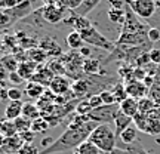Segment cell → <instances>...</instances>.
Returning <instances> with one entry per match:
<instances>
[{
	"instance_id": "d4e9b609",
	"label": "cell",
	"mask_w": 160,
	"mask_h": 154,
	"mask_svg": "<svg viewBox=\"0 0 160 154\" xmlns=\"http://www.w3.org/2000/svg\"><path fill=\"white\" fill-rule=\"evenodd\" d=\"M0 65H2L6 71L13 73V71H17L18 70L19 62H18V59L13 57V55H6V57H3L2 59H0Z\"/></svg>"
},
{
	"instance_id": "cb8c5ba5",
	"label": "cell",
	"mask_w": 160,
	"mask_h": 154,
	"mask_svg": "<svg viewBox=\"0 0 160 154\" xmlns=\"http://www.w3.org/2000/svg\"><path fill=\"white\" fill-rule=\"evenodd\" d=\"M0 133H2V135H5L6 138L18 135L17 127H15V123L11 122V120H6V119L0 120Z\"/></svg>"
},
{
	"instance_id": "52a82bcc",
	"label": "cell",
	"mask_w": 160,
	"mask_h": 154,
	"mask_svg": "<svg viewBox=\"0 0 160 154\" xmlns=\"http://www.w3.org/2000/svg\"><path fill=\"white\" fill-rule=\"evenodd\" d=\"M42 18H43V21L46 24H58L61 22L65 17V12H70L67 9H62V7H59L57 6L55 3H48V5H43L42 7Z\"/></svg>"
},
{
	"instance_id": "8992f818",
	"label": "cell",
	"mask_w": 160,
	"mask_h": 154,
	"mask_svg": "<svg viewBox=\"0 0 160 154\" xmlns=\"http://www.w3.org/2000/svg\"><path fill=\"white\" fill-rule=\"evenodd\" d=\"M126 5L142 19H151L157 11V0H126Z\"/></svg>"
},
{
	"instance_id": "681fc988",
	"label": "cell",
	"mask_w": 160,
	"mask_h": 154,
	"mask_svg": "<svg viewBox=\"0 0 160 154\" xmlns=\"http://www.w3.org/2000/svg\"><path fill=\"white\" fill-rule=\"evenodd\" d=\"M30 3H31V5H33V3H36V2H39V0H28Z\"/></svg>"
},
{
	"instance_id": "ab89813d",
	"label": "cell",
	"mask_w": 160,
	"mask_h": 154,
	"mask_svg": "<svg viewBox=\"0 0 160 154\" xmlns=\"http://www.w3.org/2000/svg\"><path fill=\"white\" fill-rule=\"evenodd\" d=\"M88 101H89V104H91V107L93 110L99 108V107H102L104 105L102 99H101V95H92V97L88 98Z\"/></svg>"
},
{
	"instance_id": "8d00e7d4",
	"label": "cell",
	"mask_w": 160,
	"mask_h": 154,
	"mask_svg": "<svg viewBox=\"0 0 160 154\" xmlns=\"http://www.w3.org/2000/svg\"><path fill=\"white\" fill-rule=\"evenodd\" d=\"M8 98H9V101H21L22 92L19 91L18 87H9L8 89Z\"/></svg>"
},
{
	"instance_id": "8fae6325",
	"label": "cell",
	"mask_w": 160,
	"mask_h": 154,
	"mask_svg": "<svg viewBox=\"0 0 160 154\" xmlns=\"http://www.w3.org/2000/svg\"><path fill=\"white\" fill-rule=\"evenodd\" d=\"M24 141L21 139L19 135H15V137H9L6 138L5 145L0 148V151L5 154H18V151L22 148Z\"/></svg>"
},
{
	"instance_id": "d590c367",
	"label": "cell",
	"mask_w": 160,
	"mask_h": 154,
	"mask_svg": "<svg viewBox=\"0 0 160 154\" xmlns=\"http://www.w3.org/2000/svg\"><path fill=\"white\" fill-rule=\"evenodd\" d=\"M40 151L37 147H36L34 144H24L22 148L18 151V154H40Z\"/></svg>"
},
{
	"instance_id": "7bdbcfd3",
	"label": "cell",
	"mask_w": 160,
	"mask_h": 154,
	"mask_svg": "<svg viewBox=\"0 0 160 154\" xmlns=\"http://www.w3.org/2000/svg\"><path fill=\"white\" fill-rule=\"evenodd\" d=\"M110 9H125L126 0H108Z\"/></svg>"
},
{
	"instance_id": "bcb514c9",
	"label": "cell",
	"mask_w": 160,
	"mask_h": 154,
	"mask_svg": "<svg viewBox=\"0 0 160 154\" xmlns=\"http://www.w3.org/2000/svg\"><path fill=\"white\" fill-rule=\"evenodd\" d=\"M79 53L80 55H82V57H88V55H89V53H91V49H89V47H82V49H80L79 51Z\"/></svg>"
},
{
	"instance_id": "f5cc1de1",
	"label": "cell",
	"mask_w": 160,
	"mask_h": 154,
	"mask_svg": "<svg viewBox=\"0 0 160 154\" xmlns=\"http://www.w3.org/2000/svg\"><path fill=\"white\" fill-rule=\"evenodd\" d=\"M21 2H22V0H21Z\"/></svg>"
},
{
	"instance_id": "ee69618b",
	"label": "cell",
	"mask_w": 160,
	"mask_h": 154,
	"mask_svg": "<svg viewBox=\"0 0 160 154\" xmlns=\"http://www.w3.org/2000/svg\"><path fill=\"white\" fill-rule=\"evenodd\" d=\"M9 79L15 83V85H21L24 82V79L21 77V76L18 74V71H13V73H9Z\"/></svg>"
},
{
	"instance_id": "6da1fadb",
	"label": "cell",
	"mask_w": 160,
	"mask_h": 154,
	"mask_svg": "<svg viewBox=\"0 0 160 154\" xmlns=\"http://www.w3.org/2000/svg\"><path fill=\"white\" fill-rule=\"evenodd\" d=\"M97 126L98 125L93 122H86V123L79 126H68L59 135L58 139H55L40 154H61L64 151H68V150H76L80 144H83L85 141L89 139L91 133L95 131Z\"/></svg>"
},
{
	"instance_id": "f1b7e54d",
	"label": "cell",
	"mask_w": 160,
	"mask_h": 154,
	"mask_svg": "<svg viewBox=\"0 0 160 154\" xmlns=\"http://www.w3.org/2000/svg\"><path fill=\"white\" fill-rule=\"evenodd\" d=\"M83 0H52V3H55L57 6L67 9V11H76Z\"/></svg>"
},
{
	"instance_id": "9a60e30c",
	"label": "cell",
	"mask_w": 160,
	"mask_h": 154,
	"mask_svg": "<svg viewBox=\"0 0 160 154\" xmlns=\"http://www.w3.org/2000/svg\"><path fill=\"white\" fill-rule=\"evenodd\" d=\"M120 111L126 114L128 117L133 119L135 116L139 113V105H138V99H133V98H128L123 102L120 104Z\"/></svg>"
},
{
	"instance_id": "7c38bea8",
	"label": "cell",
	"mask_w": 160,
	"mask_h": 154,
	"mask_svg": "<svg viewBox=\"0 0 160 154\" xmlns=\"http://www.w3.org/2000/svg\"><path fill=\"white\" fill-rule=\"evenodd\" d=\"M22 107H24L22 101H11L5 108V119L15 122L18 117L22 116Z\"/></svg>"
},
{
	"instance_id": "e575fe53",
	"label": "cell",
	"mask_w": 160,
	"mask_h": 154,
	"mask_svg": "<svg viewBox=\"0 0 160 154\" xmlns=\"http://www.w3.org/2000/svg\"><path fill=\"white\" fill-rule=\"evenodd\" d=\"M99 95H101V99H102L104 105H113V104H117L116 102L114 95H113V92L111 91H102Z\"/></svg>"
},
{
	"instance_id": "4fadbf2b",
	"label": "cell",
	"mask_w": 160,
	"mask_h": 154,
	"mask_svg": "<svg viewBox=\"0 0 160 154\" xmlns=\"http://www.w3.org/2000/svg\"><path fill=\"white\" fill-rule=\"evenodd\" d=\"M132 122H133V119H131V117H128L126 114H123L122 111H119L117 113V116H116L114 119V132H116V137H117V139L120 138V135H122V132H125L129 126L132 125Z\"/></svg>"
},
{
	"instance_id": "f6af8a7d",
	"label": "cell",
	"mask_w": 160,
	"mask_h": 154,
	"mask_svg": "<svg viewBox=\"0 0 160 154\" xmlns=\"http://www.w3.org/2000/svg\"><path fill=\"white\" fill-rule=\"evenodd\" d=\"M154 82H156V77H154V76H151V74H147V77L142 80V83L145 85V87H148V89H151V87H153Z\"/></svg>"
},
{
	"instance_id": "e0dca14e",
	"label": "cell",
	"mask_w": 160,
	"mask_h": 154,
	"mask_svg": "<svg viewBox=\"0 0 160 154\" xmlns=\"http://www.w3.org/2000/svg\"><path fill=\"white\" fill-rule=\"evenodd\" d=\"M53 77H55V74L52 73V70L49 68V67H43L40 71H37L34 74L33 82H37V83H40L42 86H49Z\"/></svg>"
},
{
	"instance_id": "836d02e7",
	"label": "cell",
	"mask_w": 160,
	"mask_h": 154,
	"mask_svg": "<svg viewBox=\"0 0 160 154\" xmlns=\"http://www.w3.org/2000/svg\"><path fill=\"white\" fill-rule=\"evenodd\" d=\"M148 52H144V53H141V55L137 58V61H135V65H137V67H139V68H145L147 65L151 64V59H150Z\"/></svg>"
},
{
	"instance_id": "74e56055",
	"label": "cell",
	"mask_w": 160,
	"mask_h": 154,
	"mask_svg": "<svg viewBox=\"0 0 160 154\" xmlns=\"http://www.w3.org/2000/svg\"><path fill=\"white\" fill-rule=\"evenodd\" d=\"M150 59L153 65H160V47H151L150 49Z\"/></svg>"
},
{
	"instance_id": "f546056e",
	"label": "cell",
	"mask_w": 160,
	"mask_h": 154,
	"mask_svg": "<svg viewBox=\"0 0 160 154\" xmlns=\"http://www.w3.org/2000/svg\"><path fill=\"white\" fill-rule=\"evenodd\" d=\"M93 108L91 107V104H89V101H88V98H85V99H80L79 104L76 105L74 113L77 116H89Z\"/></svg>"
},
{
	"instance_id": "9c48e42d",
	"label": "cell",
	"mask_w": 160,
	"mask_h": 154,
	"mask_svg": "<svg viewBox=\"0 0 160 154\" xmlns=\"http://www.w3.org/2000/svg\"><path fill=\"white\" fill-rule=\"evenodd\" d=\"M71 82H70L68 77H65V76H55L53 79H52L51 85H49V89H51L57 97L59 95H65V93H68L71 91Z\"/></svg>"
},
{
	"instance_id": "5bb4252c",
	"label": "cell",
	"mask_w": 160,
	"mask_h": 154,
	"mask_svg": "<svg viewBox=\"0 0 160 154\" xmlns=\"http://www.w3.org/2000/svg\"><path fill=\"white\" fill-rule=\"evenodd\" d=\"M83 73L88 76H101L104 70L101 68V62L95 58H85L83 61Z\"/></svg>"
},
{
	"instance_id": "4dcf8cb0",
	"label": "cell",
	"mask_w": 160,
	"mask_h": 154,
	"mask_svg": "<svg viewBox=\"0 0 160 154\" xmlns=\"http://www.w3.org/2000/svg\"><path fill=\"white\" fill-rule=\"evenodd\" d=\"M49 129V123H48V120L43 119V117H39V119H36L31 122V131L34 132V133H43Z\"/></svg>"
},
{
	"instance_id": "603a6c76",
	"label": "cell",
	"mask_w": 160,
	"mask_h": 154,
	"mask_svg": "<svg viewBox=\"0 0 160 154\" xmlns=\"http://www.w3.org/2000/svg\"><path fill=\"white\" fill-rule=\"evenodd\" d=\"M27 58H28V61H33L36 64L45 62L46 58H48V53L42 47H30L27 51Z\"/></svg>"
},
{
	"instance_id": "b9f144b4",
	"label": "cell",
	"mask_w": 160,
	"mask_h": 154,
	"mask_svg": "<svg viewBox=\"0 0 160 154\" xmlns=\"http://www.w3.org/2000/svg\"><path fill=\"white\" fill-rule=\"evenodd\" d=\"M18 135L21 137V139L24 141V144H31L33 141H34V138H36V133L33 131L21 132V133H18Z\"/></svg>"
},
{
	"instance_id": "3957f363",
	"label": "cell",
	"mask_w": 160,
	"mask_h": 154,
	"mask_svg": "<svg viewBox=\"0 0 160 154\" xmlns=\"http://www.w3.org/2000/svg\"><path fill=\"white\" fill-rule=\"evenodd\" d=\"M31 3L28 0H22L17 7L13 9H0V30H6L12 27L15 22L22 21L24 18H27L28 15H31Z\"/></svg>"
},
{
	"instance_id": "ac0fdd59",
	"label": "cell",
	"mask_w": 160,
	"mask_h": 154,
	"mask_svg": "<svg viewBox=\"0 0 160 154\" xmlns=\"http://www.w3.org/2000/svg\"><path fill=\"white\" fill-rule=\"evenodd\" d=\"M45 91H46L45 86H42L40 83H37V82H33V80L27 82V86H25V93H27L31 99H39V98L45 93Z\"/></svg>"
},
{
	"instance_id": "1f68e13d",
	"label": "cell",
	"mask_w": 160,
	"mask_h": 154,
	"mask_svg": "<svg viewBox=\"0 0 160 154\" xmlns=\"http://www.w3.org/2000/svg\"><path fill=\"white\" fill-rule=\"evenodd\" d=\"M15 127H17V132L21 133V132H27V131H31V120L25 119V117H18L15 122Z\"/></svg>"
},
{
	"instance_id": "2e32d148",
	"label": "cell",
	"mask_w": 160,
	"mask_h": 154,
	"mask_svg": "<svg viewBox=\"0 0 160 154\" xmlns=\"http://www.w3.org/2000/svg\"><path fill=\"white\" fill-rule=\"evenodd\" d=\"M65 42H67V46L70 47V51H80L82 47H85V40H83V37L80 36V33L74 31V30L67 34Z\"/></svg>"
},
{
	"instance_id": "7a4b0ae2",
	"label": "cell",
	"mask_w": 160,
	"mask_h": 154,
	"mask_svg": "<svg viewBox=\"0 0 160 154\" xmlns=\"http://www.w3.org/2000/svg\"><path fill=\"white\" fill-rule=\"evenodd\" d=\"M89 141L95 144L104 154H111L117 148V137L111 125H98L91 133Z\"/></svg>"
},
{
	"instance_id": "ba28073f",
	"label": "cell",
	"mask_w": 160,
	"mask_h": 154,
	"mask_svg": "<svg viewBox=\"0 0 160 154\" xmlns=\"http://www.w3.org/2000/svg\"><path fill=\"white\" fill-rule=\"evenodd\" d=\"M126 86V92H128V97L129 98H133V99H142V98L148 97L150 93V89L145 87L142 82H138V80H129L125 83Z\"/></svg>"
},
{
	"instance_id": "ffe728a7",
	"label": "cell",
	"mask_w": 160,
	"mask_h": 154,
	"mask_svg": "<svg viewBox=\"0 0 160 154\" xmlns=\"http://www.w3.org/2000/svg\"><path fill=\"white\" fill-rule=\"evenodd\" d=\"M137 138H138V129L135 125H131L125 132H122V135H120L122 142L126 144V145H132V144L138 142Z\"/></svg>"
},
{
	"instance_id": "c3c4849f",
	"label": "cell",
	"mask_w": 160,
	"mask_h": 154,
	"mask_svg": "<svg viewBox=\"0 0 160 154\" xmlns=\"http://www.w3.org/2000/svg\"><path fill=\"white\" fill-rule=\"evenodd\" d=\"M138 154H147V153H145V150L141 147V150H139V153H138Z\"/></svg>"
},
{
	"instance_id": "83f0119b",
	"label": "cell",
	"mask_w": 160,
	"mask_h": 154,
	"mask_svg": "<svg viewBox=\"0 0 160 154\" xmlns=\"http://www.w3.org/2000/svg\"><path fill=\"white\" fill-rule=\"evenodd\" d=\"M125 15H126L125 9H110V11L107 12L108 19L114 24H123L125 22Z\"/></svg>"
},
{
	"instance_id": "5b68a950",
	"label": "cell",
	"mask_w": 160,
	"mask_h": 154,
	"mask_svg": "<svg viewBox=\"0 0 160 154\" xmlns=\"http://www.w3.org/2000/svg\"><path fill=\"white\" fill-rule=\"evenodd\" d=\"M120 111L119 104H113V105H102L99 108H95L91 111V114L88 116L91 122L97 123V125H113L117 113Z\"/></svg>"
},
{
	"instance_id": "60d3db41",
	"label": "cell",
	"mask_w": 160,
	"mask_h": 154,
	"mask_svg": "<svg viewBox=\"0 0 160 154\" xmlns=\"http://www.w3.org/2000/svg\"><path fill=\"white\" fill-rule=\"evenodd\" d=\"M148 40L151 42V43H157V42H160V30L156 28V27H150Z\"/></svg>"
},
{
	"instance_id": "7dc6e473",
	"label": "cell",
	"mask_w": 160,
	"mask_h": 154,
	"mask_svg": "<svg viewBox=\"0 0 160 154\" xmlns=\"http://www.w3.org/2000/svg\"><path fill=\"white\" fill-rule=\"evenodd\" d=\"M5 142H6V137H5V135H2V133H0V148H2V147L5 145Z\"/></svg>"
},
{
	"instance_id": "d6986e66",
	"label": "cell",
	"mask_w": 160,
	"mask_h": 154,
	"mask_svg": "<svg viewBox=\"0 0 160 154\" xmlns=\"http://www.w3.org/2000/svg\"><path fill=\"white\" fill-rule=\"evenodd\" d=\"M99 2H101V0H83L82 5H80L76 11H71V12L76 13V15H79V17H86L88 18V15H89V13L99 5Z\"/></svg>"
},
{
	"instance_id": "277c9868",
	"label": "cell",
	"mask_w": 160,
	"mask_h": 154,
	"mask_svg": "<svg viewBox=\"0 0 160 154\" xmlns=\"http://www.w3.org/2000/svg\"><path fill=\"white\" fill-rule=\"evenodd\" d=\"M80 36L83 37L86 45H89V46L99 47V49H104V51H108V52H113L116 49V43H113L111 40H108L105 36L101 34L93 25L83 30L80 33Z\"/></svg>"
},
{
	"instance_id": "30bf717a",
	"label": "cell",
	"mask_w": 160,
	"mask_h": 154,
	"mask_svg": "<svg viewBox=\"0 0 160 154\" xmlns=\"http://www.w3.org/2000/svg\"><path fill=\"white\" fill-rule=\"evenodd\" d=\"M17 71H18V74L21 76L24 80L30 82V80H33L34 74L37 73V64L33 62V61L25 59V61H22V62H19Z\"/></svg>"
},
{
	"instance_id": "4316f807",
	"label": "cell",
	"mask_w": 160,
	"mask_h": 154,
	"mask_svg": "<svg viewBox=\"0 0 160 154\" xmlns=\"http://www.w3.org/2000/svg\"><path fill=\"white\" fill-rule=\"evenodd\" d=\"M138 105H139V113H145V114L154 111V110L159 107V104H156L150 97H145V98H142V99H139V101H138Z\"/></svg>"
},
{
	"instance_id": "484cf974",
	"label": "cell",
	"mask_w": 160,
	"mask_h": 154,
	"mask_svg": "<svg viewBox=\"0 0 160 154\" xmlns=\"http://www.w3.org/2000/svg\"><path fill=\"white\" fill-rule=\"evenodd\" d=\"M76 154H101V150L88 139L76 148Z\"/></svg>"
},
{
	"instance_id": "7402d4cb",
	"label": "cell",
	"mask_w": 160,
	"mask_h": 154,
	"mask_svg": "<svg viewBox=\"0 0 160 154\" xmlns=\"http://www.w3.org/2000/svg\"><path fill=\"white\" fill-rule=\"evenodd\" d=\"M111 92H113V95H114V98H116V102L119 104H122L125 99H128V92H126V86H125V83L120 80V82H117V83H114L113 85V89H111Z\"/></svg>"
},
{
	"instance_id": "816d5d0a",
	"label": "cell",
	"mask_w": 160,
	"mask_h": 154,
	"mask_svg": "<svg viewBox=\"0 0 160 154\" xmlns=\"http://www.w3.org/2000/svg\"><path fill=\"white\" fill-rule=\"evenodd\" d=\"M101 154H104V153H101Z\"/></svg>"
},
{
	"instance_id": "f907efd6",
	"label": "cell",
	"mask_w": 160,
	"mask_h": 154,
	"mask_svg": "<svg viewBox=\"0 0 160 154\" xmlns=\"http://www.w3.org/2000/svg\"><path fill=\"white\" fill-rule=\"evenodd\" d=\"M0 51H2V46H0Z\"/></svg>"
},
{
	"instance_id": "d6a6232c",
	"label": "cell",
	"mask_w": 160,
	"mask_h": 154,
	"mask_svg": "<svg viewBox=\"0 0 160 154\" xmlns=\"http://www.w3.org/2000/svg\"><path fill=\"white\" fill-rule=\"evenodd\" d=\"M147 122H148V114H145V113H138V114L133 117V125L137 126L138 131L145 132Z\"/></svg>"
},
{
	"instance_id": "44dd1931",
	"label": "cell",
	"mask_w": 160,
	"mask_h": 154,
	"mask_svg": "<svg viewBox=\"0 0 160 154\" xmlns=\"http://www.w3.org/2000/svg\"><path fill=\"white\" fill-rule=\"evenodd\" d=\"M22 117L31 120V122L36 120V119H39V117H42V116H40V110H39V107H37V104H33V102H25L24 104Z\"/></svg>"
},
{
	"instance_id": "f35d334b",
	"label": "cell",
	"mask_w": 160,
	"mask_h": 154,
	"mask_svg": "<svg viewBox=\"0 0 160 154\" xmlns=\"http://www.w3.org/2000/svg\"><path fill=\"white\" fill-rule=\"evenodd\" d=\"M21 3V0H0V9H13Z\"/></svg>"
}]
</instances>
